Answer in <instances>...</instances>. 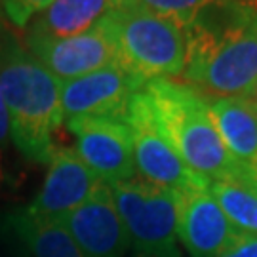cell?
I'll return each mask as SVG.
<instances>
[{"mask_svg": "<svg viewBox=\"0 0 257 257\" xmlns=\"http://www.w3.org/2000/svg\"><path fill=\"white\" fill-rule=\"evenodd\" d=\"M124 122L132 134L136 174L141 175L143 181L172 189L175 193L208 187V183L185 164L181 156L156 130L141 90L132 97Z\"/></svg>", "mask_w": 257, "mask_h": 257, "instance_id": "6", "label": "cell"}, {"mask_svg": "<svg viewBox=\"0 0 257 257\" xmlns=\"http://www.w3.org/2000/svg\"><path fill=\"white\" fill-rule=\"evenodd\" d=\"M141 93L156 130L198 177L206 183H249V168L238 164L223 145L202 93L172 78L149 80Z\"/></svg>", "mask_w": 257, "mask_h": 257, "instance_id": "3", "label": "cell"}, {"mask_svg": "<svg viewBox=\"0 0 257 257\" xmlns=\"http://www.w3.org/2000/svg\"><path fill=\"white\" fill-rule=\"evenodd\" d=\"M132 2L143 6L160 18L174 21L175 25H179L185 31L200 14V10L210 6L215 0H132Z\"/></svg>", "mask_w": 257, "mask_h": 257, "instance_id": "17", "label": "cell"}, {"mask_svg": "<svg viewBox=\"0 0 257 257\" xmlns=\"http://www.w3.org/2000/svg\"><path fill=\"white\" fill-rule=\"evenodd\" d=\"M0 29H2V27H0Z\"/></svg>", "mask_w": 257, "mask_h": 257, "instance_id": "28", "label": "cell"}, {"mask_svg": "<svg viewBox=\"0 0 257 257\" xmlns=\"http://www.w3.org/2000/svg\"><path fill=\"white\" fill-rule=\"evenodd\" d=\"M10 139H12V128H10L8 107L4 101V95L0 92V168H2V155L8 147ZM2 172H4V168H2Z\"/></svg>", "mask_w": 257, "mask_h": 257, "instance_id": "20", "label": "cell"}, {"mask_svg": "<svg viewBox=\"0 0 257 257\" xmlns=\"http://www.w3.org/2000/svg\"><path fill=\"white\" fill-rule=\"evenodd\" d=\"M57 221L86 257H126L132 246L107 183L99 185L86 202Z\"/></svg>", "mask_w": 257, "mask_h": 257, "instance_id": "9", "label": "cell"}, {"mask_svg": "<svg viewBox=\"0 0 257 257\" xmlns=\"http://www.w3.org/2000/svg\"><path fill=\"white\" fill-rule=\"evenodd\" d=\"M244 99H248L249 105H251V107H253V110L257 112V84L253 86V90H251V93H249L248 97H244Z\"/></svg>", "mask_w": 257, "mask_h": 257, "instance_id": "23", "label": "cell"}, {"mask_svg": "<svg viewBox=\"0 0 257 257\" xmlns=\"http://www.w3.org/2000/svg\"><path fill=\"white\" fill-rule=\"evenodd\" d=\"M97 25L109 38L116 63L145 82L181 76L185 35L174 21L160 18L136 2H126L110 10Z\"/></svg>", "mask_w": 257, "mask_h": 257, "instance_id": "4", "label": "cell"}, {"mask_svg": "<svg viewBox=\"0 0 257 257\" xmlns=\"http://www.w3.org/2000/svg\"><path fill=\"white\" fill-rule=\"evenodd\" d=\"M4 177H6V174H4L2 168H0V185H2V181H4Z\"/></svg>", "mask_w": 257, "mask_h": 257, "instance_id": "25", "label": "cell"}, {"mask_svg": "<svg viewBox=\"0 0 257 257\" xmlns=\"http://www.w3.org/2000/svg\"><path fill=\"white\" fill-rule=\"evenodd\" d=\"M145 80L112 63L80 78L61 82L63 120L74 118H114L124 120L130 101L145 86Z\"/></svg>", "mask_w": 257, "mask_h": 257, "instance_id": "7", "label": "cell"}, {"mask_svg": "<svg viewBox=\"0 0 257 257\" xmlns=\"http://www.w3.org/2000/svg\"><path fill=\"white\" fill-rule=\"evenodd\" d=\"M8 246H10V249H8V251H0V257H21V255H23V253H21L16 246H12L10 242H8Z\"/></svg>", "mask_w": 257, "mask_h": 257, "instance_id": "22", "label": "cell"}, {"mask_svg": "<svg viewBox=\"0 0 257 257\" xmlns=\"http://www.w3.org/2000/svg\"><path fill=\"white\" fill-rule=\"evenodd\" d=\"M6 242L31 257H86L57 219L38 217L27 208L8 211L0 221Z\"/></svg>", "mask_w": 257, "mask_h": 257, "instance_id": "13", "label": "cell"}, {"mask_svg": "<svg viewBox=\"0 0 257 257\" xmlns=\"http://www.w3.org/2000/svg\"><path fill=\"white\" fill-rule=\"evenodd\" d=\"M181 82L204 97H248L257 84V6L215 0L183 31Z\"/></svg>", "mask_w": 257, "mask_h": 257, "instance_id": "1", "label": "cell"}, {"mask_svg": "<svg viewBox=\"0 0 257 257\" xmlns=\"http://www.w3.org/2000/svg\"><path fill=\"white\" fill-rule=\"evenodd\" d=\"M109 187L136 253L168 251L175 248L179 193L156 187L138 177Z\"/></svg>", "mask_w": 257, "mask_h": 257, "instance_id": "5", "label": "cell"}, {"mask_svg": "<svg viewBox=\"0 0 257 257\" xmlns=\"http://www.w3.org/2000/svg\"><path fill=\"white\" fill-rule=\"evenodd\" d=\"M118 4H126V2H132V0H116Z\"/></svg>", "mask_w": 257, "mask_h": 257, "instance_id": "26", "label": "cell"}, {"mask_svg": "<svg viewBox=\"0 0 257 257\" xmlns=\"http://www.w3.org/2000/svg\"><path fill=\"white\" fill-rule=\"evenodd\" d=\"M208 191L240 232L257 234V189L253 185L221 179L210 181Z\"/></svg>", "mask_w": 257, "mask_h": 257, "instance_id": "16", "label": "cell"}, {"mask_svg": "<svg viewBox=\"0 0 257 257\" xmlns=\"http://www.w3.org/2000/svg\"><path fill=\"white\" fill-rule=\"evenodd\" d=\"M52 2L54 0H0V10L14 27L27 29L29 23Z\"/></svg>", "mask_w": 257, "mask_h": 257, "instance_id": "18", "label": "cell"}, {"mask_svg": "<svg viewBox=\"0 0 257 257\" xmlns=\"http://www.w3.org/2000/svg\"><path fill=\"white\" fill-rule=\"evenodd\" d=\"M132 257H181V255H179V249L174 248V249H168V251H153V253H136L134 251Z\"/></svg>", "mask_w": 257, "mask_h": 257, "instance_id": "21", "label": "cell"}, {"mask_svg": "<svg viewBox=\"0 0 257 257\" xmlns=\"http://www.w3.org/2000/svg\"><path fill=\"white\" fill-rule=\"evenodd\" d=\"M0 92L16 149L31 162L48 164L57 149L54 136L63 122L61 80L4 29H0Z\"/></svg>", "mask_w": 257, "mask_h": 257, "instance_id": "2", "label": "cell"}, {"mask_svg": "<svg viewBox=\"0 0 257 257\" xmlns=\"http://www.w3.org/2000/svg\"><path fill=\"white\" fill-rule=\"evenodd\" d=\"M25 48L61 82L116 63L114 50L99 25L71 38L25 37Z\"/></svg>", "mask_w": 257, "mask_h": 257, "instance_id": "11", "label": "cell"}, {"mask_svg": "<svg viewBox=\"0 0 257 257\" xmlns=\"http://www.w3.org/2000/svg\"><path fill=\"white\" fill-rule=\"evenodd\" d=\"M65 124L74 136V153L103 183L136 177L132 134L124 120L74 118Z\"/></svg>", "mask_w": 257, "mask_h": 257, "instance_id": "8", "label": "cell"}, {"mask_svg": "<svg viewBox=\"0 0 257 257\" xmlns=\"http://www.w3.org/2000/svg\"><path fill=\"white\" fill-rule=\"evenodd\" d=\"M251 2H255V6H257V0H251Z\"/></svg>", "mask_w": 257, "mask_h": 257, "instance_id": "27", "label": "cell"}, {"mask_svg": "<svg viewBox=\"0 0 257 257\" xmlns=\"http://www.w3.org/2000/svg\"><path fill=\"white\" fill-rule=\"evenodd\" d=\"M116 0H54L27 25L25 37L71 38L92 31L112 8Z\"/></svg>", "mask_w": 257, "mask_h": 257, "instance_id": "15", "label": "cell"}, {"mask_svg": "<svg viewBox=\"0 0 257 257\" xmlns=\"http://www.w3.org/2000/svg\"><path fill=\"white\" fill-rule=\"evenodd\" d=\"M238 234L208 187L179 193L177 236L191 257H217Z\"/></svg>", "mask_w": 257, "mask_h": 257, "instance_id": "12", "label": "cell"}, {"mask_svg": "<svg viewBox=\"0 0 257 257\" xmlns=\"http://www.w3.org/2000/svg\"><path fill=\"white\" fill-rule=\"evenodd\" d=\"M103 181L74 153V149H55L48 162L44 183L27 210L38 217L61 219L92 196Z\"/></svg>", "mask_w": 257, "mask_h": 257, "instance_id": "10", "label": "cell"}, {"mask_svg": "<svg viewBox=\"0 0 257 257\" xmlns=\"http://www.w3.org/2000/svg\"><path fill=\"white\" fill-rule=\"evenodd\" d=\"M217 257H257V234L240 232Z\"/></svg>", "mask_w": 257, "mask_h": 257, "instance_id": "19", "label": "cell"}, {"mask_svg": "<svg viewBox=\"0 0 257 257\" xmlns=\"http://www.w3.org/2000/svg\"><path fill=\"white\" fill-rule=\"evenodd\" d=\"M210 118L238 164H257V112L244 97H206Z\"/></svg>", "mask_w": 257, "mask_h": 257, "instance_id": "14", "label": "cell"}, {"mask_svg": "<svg viewBox=\"0 0 257 257\" xmlns=\"http://www.w3.org/2000/svg\"><path fill=\"white\" fill-rule=\"evenodd\" d=\"M249 183L257 189V164L249 168Z\"/></svg>", "mask_w": 257, "mask_h": 257, "instance_id": "24", "label": "cell"}]
</instances>
